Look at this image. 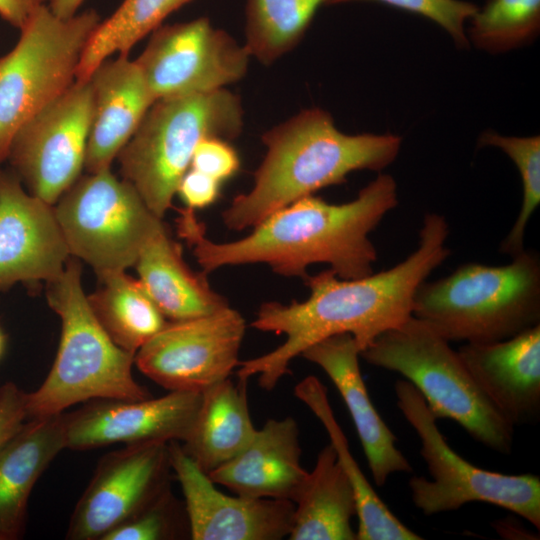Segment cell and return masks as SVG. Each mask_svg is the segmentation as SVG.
<instances>
[{
    "instance_id": "obj_31",
    "label": "cell",
    "mask_w": 540,
    "mask_h": 540,
    "mask_svg": "<svg viewBox=\"0 0 540 540\" xmlns=\"http://www.w3.org/2000/svg\"><path fill=\"white\" fill-rule=\"evenodd\" d=\"M478 145L501 149L514 162L521 178V208L512 228L500 244L504 254L514 257L525 249L526 228L540 203V137L503 136L494 131H485Z\"/></svg>"
},
{
    "instance_id": "obj_15",
    "label": "cell",
    "mask_w": 540,
    "mask_h": 540,
    "mask_svg": "<svg viewBox=\"0 0 540 540\" xmlns=\"http://www.w3.org/2000/svg\"><path fill=\"white\" fill-rule=\"evenodd\" d=\"M202 401L201 392L170 391L160 398L98 399L64 413L67 449L123 443L182 442Z\"/></svg>"
},
{
    "instance_id": "obj_19",
    "label": "cell",
    "mask_w": 540,
    "mask_h": 540,
    "mask_svg": "<svg viewBox=\"0 0 540 540\" xmlns=\"http://www.w3.org/2000/svg\"><path fill=\"white\" fill-rule=\"evenodd\" d=\"M315 363L329 376L354 422L372 477L383 486L397 472H411L412 467L396 446V437L372 404L363 381L360 349L347 333L325 338L300 355Z\"/></svg>"
},
{
    "instance_id": "obj_27",
    "label": "cell",
    "mask_w": 540,
    "mask_h": 540,
    "mask_svg": "<svg viewBox=\"0 0 540 540\" xmlns=\"http://www.w3.org/2000/svg\"><path fill=\"white\" fill-rule=\"evenodd\" d=\"M97 276L101 286L87 296L91 310L110 339L135 355L168 320L139 279L125 271Z\"/></svg>"
},
{
    "instance_id": "obj_4",
    "label": "cell",
    "mask_w": 540,
    "mask_h": 540,
    "mask_svg": "<svg viewBox=\"0 0 540 540\" xmlns=\"http://www.w3.org/2000/svg\"><path fill=\"white\" fill-rule=\"evenodd\" d=\"M81 276V264L71 256L62 273L47 282V301L61 320V336L46 379L27 393V420L63 413L80 402L152 397L133 377L135 355L118 347L97 321Z\"/></svg>"
},
{
    "instance_id": "obj_24",
    "label": "cell",
    "mask_w": 540,
    "mask_h": 540,
    "mask_svg": "<svg viewBox=\"0 0 540 540\" xmlns=\"http://www.w3.org/2000/svg\"><path fill=\"white\" fill-rule=\"evenodd\" d=\"M247 383L248 379L228 377L202 392L199 410L181 447L207 474L236 457L256 432Z\"/></svg>"
},
{
    "instance_id": "obj_40",
    "label": "cell",
    "mask_w": 540,
    "mask_h": 540,
    "mask_svg": "<svg viewBox=\"0 0 540 540\" xmlns=\"http://www.w3.org/2000/svg\"><path fill=\"white\" fill-rule=\"evenodd\" d=\"M0 174H1V170H0Z\"/></svg>"
},
{
    "instance_id": "obj_39",
    "label": "cell",
    "mask_w": 540,
    "mask_h": 540,
    "mask_svg": "<svg viewBox=\"0 0 540 540\" xmlns=\"http://www.w3.org/2000/svg\"><path fill=\"white\" fill-rule=\"evenodd\" d=\"M4 346H5V337L0 329V357L4 351Z\"/></svg>"
},
{
    "instance_id": "obj_25",
    "label": "cell",
    "mask_w": 540,
    "mask_h": 540,
    "mask_svg": "<svg viewBox=\"0 0 540 540\" xmlns=\"http://www.w3.org/2000/svg\"><path fill=\"white\" fill-rule=\"evenodd\" d=\"M294 504L290 540H356L355 494L330 443L319 452Z\"/></svg>"
},
{
    "instance_id": "obj_5",
    "label": "cell",
    "mask_w": 540,
    "mask_h": 540,
    "mask_svg": "<svg viewBox=\"0 0 540 540\" xmlns=\"http://www.w3.org/2000/svg\"><path fill=\"white\" fill-rule=\"evenodd\" d=\"M510 263H465L417 288L412 315L450 341L490 343L540 324V258L523 250Z\"/></svg>"
},
{
    "instance_id": "obj_35",
    "label": "cell",
    "mask_w": 540,
    "mask_h": 540,
    "mask_svg": "<svg viewBox=\"0 0 540 540\" xmlns=\"http://www.w3.org/2000/svg\"><path fill=\"white\" fill-rule=\"evenodd\" d=\"M27 393L15 383L0 387V446L15 435L27 421Z\"/></svg>"
},
{
    "instance_id": "obj_22",
    "label": "cell",
    "mask_w": 540,
    "mask_h": 540,
    "mask_svg": "<svg viewBox=\"0 0 540 540\" xmlns=\"http://www.w3.org/2000/svg\"><path fill=\"white\" fill-rule=\"evenodd\" d=\"M65 448L64 413L29 419L0 446V540L22 535L31 491Z\"/></svg>"
},
{
    "instance_id": "obj_10",
    "label": "cell",
    "mask_w": 540,
    "mask_h": 540,
    "mask_svg": "<svg viewBox=\"0 0 540 540\" xmlns=\"http://www.w3.org/2000/svg\"><path fill=\"white\" fill-rule=\"evenodd\" d=\"M54 209L70 255L96 274L134 266L162 222L111 168L81 175Z\"/></svg>"
},
{
    "instance_id": "obj_16",
    "label": "cell",
    "mask_w": 540,
    "mask_h": 540,
    "mask_svg": "<svg viewBox=\"0 0 540 540\" xmlns=\"http://www.w3.org/2000/svg\"><path fill=\"white\" fill-rule=\"evenodd\" d=\"M170 461L185 500L193 540H280L289 536L295 504L288 500L229 496L182 449L169 442Z\"/></svg>"
},
{
    "instance_id": "obj_38",
    "label": "cell",
    "mask_w": 540,
    "mask_h": 540,
    "mask_svg": "<svg viewBox=\"0 0 540 540\" xmlns=\"http://www.w3.org/2000/svg\"><path fill=\"white\" fill-rule=\"evenodd\" d=\"M85 0H49L48 7L59 18L68 19L78 13Z\"/></svg>"
},
{
    "instance_id": "obj_20",
    "label": "cell",
    "mask_w": 540,
    "mask_h": 540,
    "mask_svg": "<svg viewBox=\"0 0 540 540\" xmlns=\"http://www.w3.org/2000/svg\"><path fill=\"white\" fill-rule=\"evenodd\" d=\"M87 80L92 87L93 115L84 170L92 173L111 168L155 101L128 55L104 60Z\"/></svg>"
},
{
    "instance_id": "obj_36",
    "label": "cell",
    "mask_w": 540,
    "mask_h": 540,
    "mask_svg": "<svg viewBox=\"0 0 540 540\" xmlns=\"http://www.w3.org/2000/svg\"><path fill=\"white\" fill-rule=\"evenodd\" d=\"M220 184L211 176L189 168L179 182L177 194L187 207L205 208L217 200Z\"/></svg>"
},
{
    "instance_id": "obj_3",
    "label": "cell",
    "mask_w": 540,
    "mask_h": 540,
    "mask_svg": "<svg viewBox=\"0 0 540 540\" xmlns=\"http://www.w3.org/2000/svg\"><path fill=\"white\" fill-rule=\"evenodd\" d=\"M261 139L266 154L253 187L222 213L223 223L233 231L253 228L290 203L345 182L354 171H381L401 147V138L393 134H345L320 108L301 111Z\"/></svg>"
},
{
    "instance_id": "obj_2",
    "label": "cell",
    "mask_w": 540,
    "mask_h": 540,
    "mask_svg": "<svg viewBox=\"0 0 540 540\" xmlns=\"http://www.w3.org/2000/svg\"><path fill=\"white\" fill-rule=\"evenodd\" d=\"M397 204L394 178L380 173L349 202L302 197L233 242L208 239L205 225L187 206L177 209L176 222L205 274L229 265L264 263L279 275L305 279L308 266L326 263L339 278L356 279L373 273L378 254L370 233Z\"/></svg>"
},
{
    "instance_id": "obj_32",
    "label": "cell",
    "mask_w": 540,
    "mask_h": 540,
    "mask_svg": "<svg viewBox=\"0 0 540 540\" xmlns=\"http://www.w3.org/2000/svg\"><path fill=\"white\" fill-rule=\"evenodd\" d=\"M190 537L187 514L171 489L128 521L107 533L102 540H170Z\"/></svg>"
},
{
    "instance_id": "obj_1",
    "label": "cell",
    "mask_w": 540,
    "mask_h": 540,
    "mask_svg": "<svg viewBox=\"0 0 540 540\" xmlns=\"http://www.w3.org/2000/svg\"><path fill=\"white\" fill-rule=\"evenodd\" d=\"M448 236L445 217L426 213L416 250L395 266L356 279L339 278L328 269L304 279L310 289L306 300L263 303L252 327L285 334L286 340L264 355L240 361L238 377L257 375L260 387L270 391L295 357L337 334H350L363 351L382 333L413 316L417 288L450 255Z\"/></svg>"
},
{
    "instance_id": "obj_7",
    "label": "cell",
    "mask_w": 540,
    "mask_h": 540,
    "mask_svg": "<svg viewBox=\"0 0 540 540\" xmlns=\"http://www.w3.org/2000/svg\"><path fill=\"white\" fill-rule=\"evenodd\" d=\"M449 343L412 316L378 336L360 356L405 377L436 419H452L487 448L509 454L514 426L491 403Z\"/></svg>"
},
{
    "instance_id": "obj_37",
    "label": "cell",
    "mask_w": 540,
    "mask_h": 540,
    "mask_svg": "<svg viewBox=\"0 0 540 540\" xmlns=\"http://www.w3.org/2000/svg\"><path fill=\"white\" fill-rule=\"evenodd\" d=\"M49 0H0V17L20 30L30 17Z\"/></svg>"
},
{
    "instance_id": "obj_30",
    "label": "cell",
    "mask_w": 540,
    "mask_h": 540,
    "mask_svg": "<svg viewBox=\"0 0 540 540\" xmlns=\"http://www.w3.org/2000/svg\"><path fill=\"white\" fill-rule=\"evenodd\" d=\"M469 21V38L477 48L506 52L537 37L540 0H488Z\"/></svg>"
},
{
    "instance_id": "obj_34",
    "label": "cell",
    "mask_w": 540,
    "mask_h": 540,
    "mask_svg": "<svg viewBox=\"0 0 540 540\" xmlns=\"http://www.w3.org/2000/svg\"><path fill=\"white\" fill-rule=\"evenodd\" d=\"M240 167L236 150L222 138H206L196 147L190 168L223 182L232 177Z\"/></svg>"
},
{
    "instance_id": "obj_23",
    "label": "cell",
    "mask_w": 540,
    "mask_h": 540,
    "mask_svg": "<svg viewBox=\"0 0 540 540\" xmlns=\"http://www.w3.org/2000/svg\"><path fill=\"white\" fill-rule=\"evenodd\" d=\"M139 280L168 321L208 315L229 304L209 285L204 272L189 268L182 247L162 222L150 236L134 265Z\"/></svg>"
},
{
    "instance_id": "obj_6",
    "label": "cell",
    "mask_w": 540,
    "mask_h": 540,
    "mask_svg": "<svg viewBox=\"0 0 540 540\" xmlns=\"http://www.w3.org/2000/svg\"><path fill=\"white\" fill-rule=\"evenodd\" d=\"M242 127L241 100L225 88L156 100L117 156L122 178L163 219L197 145L234 139Z\"/></svg>"
},
{
    "instance_id": "obj_33",
    "label": "cell",
    "mask_w": 540,
    "mask_h": 540,
    "mask_svg": "<svg viewBox=\"0 0 540 540\" xmlns=\"http://www.w3.org/2000/svg\"><path fill=\"white\" fill-rule=\"evenodd\" d=\"M351 1H376L422 15L445 29L460 48H468L464 25L478 7L461 0H328L327 5Z\"/></svg>"
},
{
    "instance_id": "obj_9",
    "label": "cell",
    "mask_w": 540,
    "mask_h": 540,
    "mask_svg": "<svg viewBox=\"0 0 540 540\" xmlns=\"http://www.w3.org/2000/svg\"><path fill=\"white\" fill-rule=\"evenodd\" d=\"M397 405L421 441L432 480L409 481L414 505L425 515L459 509L474 501L507 509L540 528V478L506 475L476 467L456 453L440 432L425 399L407 380L395 383Z\"/></svg>"
},
{
    "instance_id": "obj_29",
    "label": "cell",
    "mask_w": 540,
    "mask_h": 540,
    "mask_svg": "<svg viewBox=\"0 0 540 540\" xmlns=\"http://www.w3.org/2000/svg\"><path fill=\"white\" fill-rule=\"evenodd\" d=\"M328 0H246L245 44L250 56L270 65L303 38Z\"/></svg>"
},
{
    "instance_id": "obj_13",
    "label": "cell",
    "mask_w": 540,
    "mask_h": 540,
    "mask_svg": "<svg viewBox=\"0 0 540 540\" xmlns=\"http://www.w3.org/2000/svg\"><path fill=\"white\" fill-rule=\"evenodd\" d=\"M246 323L230 306L168 323L135 354L134 364L169 391L204 392L239 365Z\"/></svg>"
},
{
    "instance_id": "obj_14",
    "label": "cell",
    "mask_w": 540,
    "mask_h": 540,
    "mask_svg": "<svg viewBox=\"0 0 540 540\" xmlns=\"http://www.w3.org/2000/svg\"><path fill=\"white\" fill-rule=\"evenodd\" d=\"M169 442L125 445L104 455L70 517L66 538L102 540L170 489Z\"/></svg>"
},
{
    "instance_id": "obj_28",
    "label": "cell",
    "mask_w": 540,
    "mask_h": 540,
    "mask_svg": "<svg viewBox=\"0 0 540 540\" xmlns=\"http://www.w3.org/2000/svg\"><path fill=\"white\" fill-rule=\"evenodd\" d=\"M192 0H123L101 20L82 54L76 80H87L95 68L113 55H128L165 18Z\"/></svg>"
},
{
    "instance_id": "obj_21",
    "label": "cell",
    "mask_w": 540,
    "mask_h": 540,
    "mask_svg": "<svg viewBox=\"0 0 540 540\" xmlns=\"http://www.w3.org/2000/svg\"><path fill=\"white\" fill-rule=\"evenodd\" d=\"M300 456L296 420L269 419L243 451L208 476L239 496L294 503L309 473Z\"/></svg>"
},
{
    "instance_id": "obj_12",
    "label": "cell",
    "mask_w": 540,
    "mask_h": 540,
    "mask_svg": "<svg viewBox=\"0 0 540 540\" xmlns=\"http://www.w3.org/2000/svg\"><path fill=\"white\" fill-rule=\"evenodd\" d=\"M92 115L90 81L76 80L17 131L7 159L29 193L54 205L78 180Z\"/></svg>"
},
{
    "instance_id": "obj_26",
    "label": "cell",
    "mask_w": 540,
    "mask_h": 540,
    "mask_svg": "<svg viewBox=\"0 0 540 540\" xmlns=\"http://www.w3.org/2000/svg\"><path fill=\"white\" fill-rule=\"evenodd\" d=\"M294 394L322 423L352 485L358 517L356 540L422 539L391 512L362 473L334 416L323 383L315 376H307L295 386Z\"/></svg>"
},
{
    "instance_id": "obj_8",
    "label": "cell",
    "mask_w": 540,
    "mask_h": 540,
    "mask_svg": "<svg viewBox=\"0 0 540 540\" xmlns=\"http://www.w3.org/2000/svg\"><path fill=\"white\" fill-rule=\"evenodd\" d=\"M100 22L93 9L63 19L46 4L19 30L14 47L0 57V164L17 131L76 81L82 54Z\"/></svg>"
},
{
    "instance_id": "obj_11",
    "label": "cell",
    "mask_w": 540,
    "mask_h": 540,
    "mask_svg": "<svg viewBox=\"0 0 540 540\" xmlns=\"http://www.w3.org/2000/svg\"><path fill=\"white\" fill-rule=\"evenodd\" d=\"M134 59L154 101L211 92L242 79L250 54L206 17L161 24Z\"/></svg>"
},
{
    "instance_id": "obj_18",
    "label": "cell",
    "mask_w": 540,
    "mask_h": 540,
    "mask_svg": "<svg viewBox=\"0 0 540 540\" xmlns=\"http://www.w3.org/2000/svg\"><path fill=\"white\" fill-rule=\"evenodd\" d=\"M466 368L513 426L536 420L540 410V324L505 340L465 343Z\"/></svg>"
},
{
    "instance_id": "obj_17",
    "label": "cell",
    "mask_w": 540,
    "mask_h": 540,
    "mask_svg": "<svg viewBox=\"0 0 540 540\" xmlns=\"http://www.w3.org/2000/svg\"><path fill=\"white\" fill-rule=\"evenodd\" d=\"M71 257L54 205L32 195L16 174H0V290L52 281Z\"/></svg>"
}]
</instances>
